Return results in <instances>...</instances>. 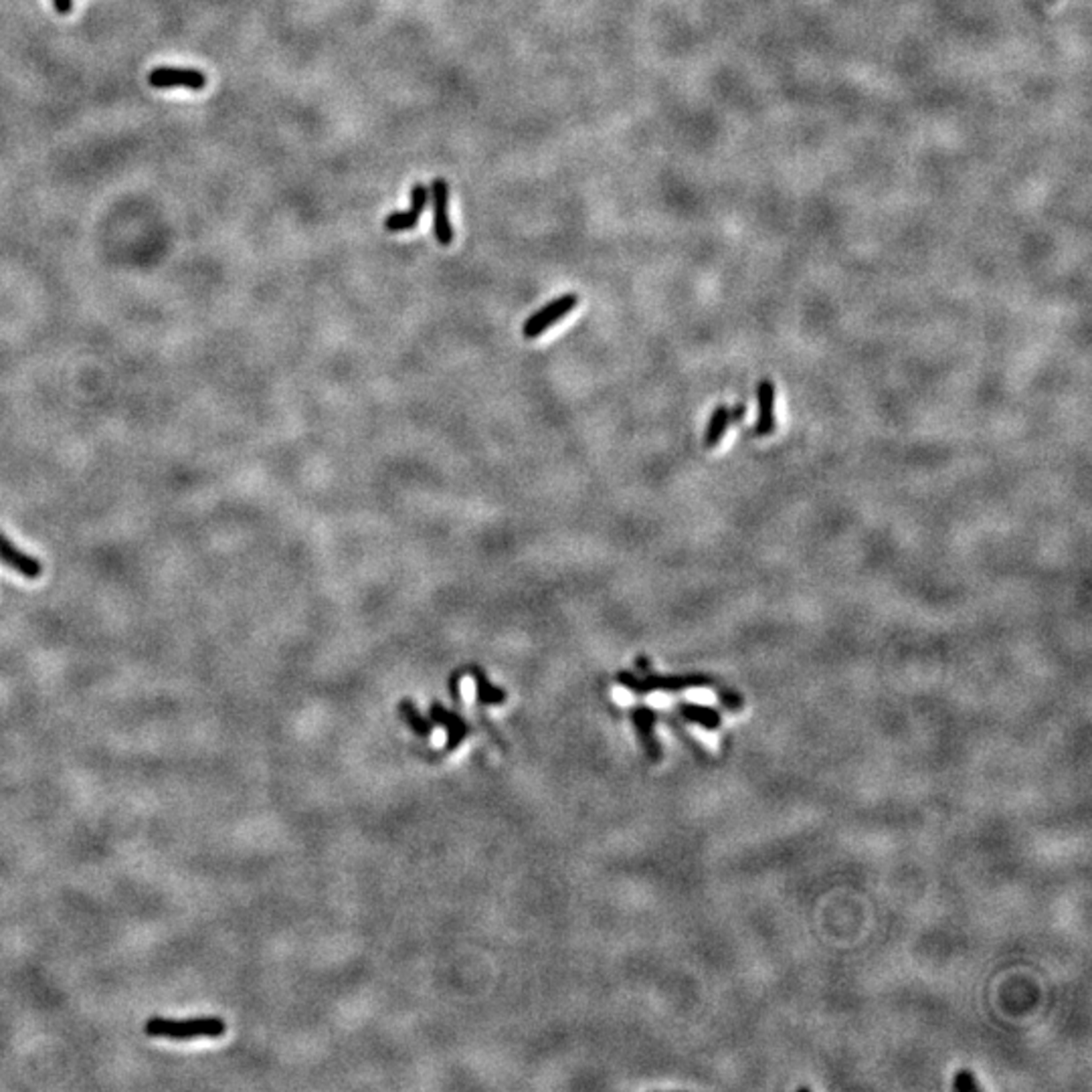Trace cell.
Here are the masks:
<instances>
[{"label":"cell","mask_w":1092,"mask_h":1092,"mask_svg":"<svg viewBox=\"0 0 1092 1092\" xmlns=\"http://www.w3.org/2000/svg\"><path fill=\"white\" fill-rule=\"evenodd\" d=\"M579 304V296L577 294H565L560 297H555L550 304H546L544 308L536 310L533 316L528 318L527 322L522 326V335L524 338H538L542 336L546 330L550 328V326H555L557 322L563 320V318L569 314L571 310L577 308Z\"/></svg>","instance_id":"cell-3"},{"label":"cell","mask_w":1092,"mask_h":1092,"mask_svg":"<svg viewBox=\"0 0 1092 1092\" xmlns=\"http://www.w3.org/2000/svg\"><path fill=\"white\" fill-rule=\"evenodd\" d=\"M0 563L11 566V569L17 571L20 577L31 579V581L39 579L42 574L41 560H37L35 557H28L25 555V552H20L3 533H0Z\"/></svg>","instance_id":"cell-10"},{"label":"cell","mask_w":1092,"mask_h":1092,"mask_svg":"<svg viewBox=\"0 0 1092 1092\" xmlns=\"http://www.w3.org/2000/svg\"><path fill=\"white\" fill-rule=\"evenodd\" d=\"M757 403H758V417L755 423V435L767 437L773 435L775 423V385L771 379H763L757 387Z\"/></svg>","instance_id":"cell-9"},{"label":"cell","mask_w":1092,"mask_h":1092,"mask_svg":"<svg viewBox=\"0 0 1092 1092\" xmlns=\"http://www.w3.org/2000/svg\"><path fill=\"white\" fill-rule=\"evenodd\" d=\"M719 696H720L722 706H725L727 711H730V712H736V711H741V708H742V696H741V694H736L733 690H727V688H722Z\"/></svg>","instance_id":"cell-16"},{"label":"cell","mask_w":1092,"mask_h":1092,"mask_svg":"<svg viewBox=\"0 0 1092 1092\" xmlns=\"http://www.w3.org/2000/svg\"><path fill=\"white\" fill-rule=\"evenodd\" d=\"M678 714L682 716L684 722H690V725H696L704 730H719L722 720L719 711H714L711 706L704 704H696V702H678Z\"/></svg>","instance_id":"cell-11"},{"label":"cell","mask_w":1092,"mask_h":1092,"mask_svg":"<svg viewBox=\"0 0 1092 1092\" xmlns=\"http://www.w3.org/2000/svg\"><path fill=\"white\" fill-rule=\"evenodd\" d=\"M617 682L637 696H645L651 692H682L688 688H700L712 684V680L704 673H688V676H659L654 672H645L643 676H637L634 672H619L617 673Z\"/></svg>","instance_id":"cell-2"},{"label":"cell","mask_w":1092,"mask_h":1092,"mask_svg":"<svg viewBox=\"0 0 1092 1092\" xmlns=\"http://www.w3.org/2000/svg\"><path fill=\"white\" fill-rule=\"evenodd\" d=\"M953 1088L955 1090H963V1092H967V1090H981V1084L977 1082L975 1074L971 1073V1070H959V1073L955 1074Z\"/></svg>","instance_id":"cell-15"},{"label":"cell","mask_w":1092,"mask_h":1092,"mask_svg":"<svg viewBox=\"0 0 1092 1092\" xmlns=\"http://www.w3.org/2000/svg\"><path fill=\"white\" fill-rule=\"evenodd\" d=\"M399 711H401L403 720L407 722V727L413 730L417 736H429L431 733H434L435 725L429 719H425V716H421V712L417 711L415 702L403 700L401 704H399Z\"/></svg>","instance_id":"cell-14"},{"label":"cell","mask_w":1092,"mask_h":1092,"mask_svg":"<svg viewBox=\"0 0 1092 1092\" xmlns=\"http://www.w3.org/2000/svg\"><path fill=\"white\" fill-rule=\"evenodd\" d=\"M429 196L431 203H434V235L439 245L448 247L453 241V227L450 219V184L443 179H435L431 182Z\"/></svg>","instance_id":"cell-5"},{"label":"cell","mask_w":1092,"mask_h":1092,"mask_svg":"<svg viewBox=\"0 0 1092 1092\" xmlns=\"http://www.w3.org/2000/svg\"><path fill=\"white\" fill-rule=\"evenodd\" d=\"M429 203V188L425 187V184L417 182L413 188H411V209L405 212H391L385 219V229L388 233H403L409 229H415L417 225H419L421 212L425 211Z\"/></svg>","instance_id":"cell-7"},{"label":"cell","mask_w":1092,"mask_h":1092,"mask_svg":"<svg viewBox=\"0 0 1092 1092\" xmlns=\"http://www.w3.org/2000/svg\"><path fill=\"white\" fill-rule=\"evenodd\" d=\"M728 425H730L728 407L727 405H719V407L712 411L711 421H708V425H706L704 439H702V442H704V448H708V450L716 448V445H719L722 439H725Z\"/></svg>","instance_id":"cell-13"},{"label":"cell","mask_w":1092,"mask_h":1092,"mask_svg":"<svg viewBox=\"0 0 1092 1092\" xmlns=\"http://www.w3.org/2000/svg\"><path fill=\"white\" fill-rule=\"evenodd\" d=\"M148 83L156 89L187 88L190 91H201L207 85V75L198 69L182 67H156L148 73Z\"/></svg>","instance_id":"cell-4"},{"label":"cell","mask_w":1092,"mask_h":1092,"mask_svg":"<svg viewBox=\"0 0 1092 1092\" xmlns=\"http://www.w3.org/2000/svg\"><path fill=\"white\" fill-rule=\"evenodd\" d=\"M53 6L59 14H69L73 11V0H53Z\"/></svg>","instance_id":"cell-18"},{"label":"cell","mask_w":1092,"mask_h":1092,"mask_svg":"<svg viewBox=\"0 0 1092 1092\" xmlns=\"http://www.w3.org/2000/svg\"><path fill=\"white\" fill-rule=\"evenodd\" d=\"M429 720L434 722L435 727H442L443 730H448V742L443 744V753H451V750H456L459 744L465 741L467 733H470V727L465 725V720L462 719V716L453 711H448V708L439 704V702H434V704H431Z\"/></svg>","instance_id":"cell-8"},{"label":"cell","mask_w":1092,"mask_h":1092,"mask_svg":"<svg viewBox=\"0 0 1092 1092\" xmlns=\"http://www.w3.org/2000/svg\"><path fill=\"white\" fill-rule=\"evenodd\" d=\"M227 1032V1024L221 1018H190V1019H168L150 1018L144 1026L148 1038H165L174 1042H187L196 1038H221Z\"/></svg>","instance_id":"cell-1"},{"label":"cell","mask_w":1092,"mask_h":1092,"mask_svg":"<svg viewBox=\"0 0 1092 1092\" xmlns=\"http://www.w3.org/2000/svg\"><path fill=\"white\" fill-rule=\"evenodd\" d=\"M472 678L476 680V696L486 706H500L506 702L508 694L500 686H494L481 668H470Z\"/></svg>","instance_id":"cell-12"},{"label":"cell","mask_w":1092,"mask_h":1092,"mask_svg":"<svg viewBox=\"0 0 1092 1092\" xmlns=\"http://www.w3.org/2000/svg\"><path fill=\"white\" fill-rule=\"evenodd\" d=\"M728 413H730V421L741 423L744 419V413H747V405H744V403H739V405L728 409Z\"/></svg>","instance_id":"cell-17"},{"label":"cell","mask_w":1092,"mask_h":1092,"mask_svg":"<svg viewBox=\"0 0 1092 1092\" xmlns=\"http://www.w3.org/2000/svg\"><path fill=\"white\" fill-rule=\"evenodd\" d=\"M631 722H634L637 739H640L645 755L651 763H658L662 758V744L656 739L658 712L650 706H635L631 711Z\"/></svg>","instance_id":"cell-6"},{"label":"cell","mask_w":1092,"mask_h":1092,"mask_svg":"<svg viewBox=\"0 0 1092 1092\" xmlns=\"http://www.w3.org/2000/svg\"><path fill=\"white\" fill-rule=\"evenodd\" d=\"M635 665H637V668H640V672H643V673H645V672H650V670H651V664H650V659H648V658H643V656H640V658H637V659H635Z\"/></svg>","instance_id":"cell-19"}]
</instances>
